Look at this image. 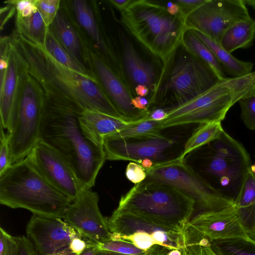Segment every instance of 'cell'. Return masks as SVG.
Segmentation results:
<instances>
[{"instance_id": "cell-1", "label": "cell", "mask_w": 255, "mask_h": 255, "mask_svg": "<svg viewBox=\"0 0 255 255\" xmlns=\"http://www.w3.org/2000/svg\"><path fill=\"white\" fill-rule=\"evenodd\" d=\"M12 39L25 60L28 72L43 89L47 102L73 103L83 110L96 111L123 120L95 76L83 75L64 66L44 46L16 32Z\"/></svg>"}, {"instance_id": "cell-2", "label": "cell", "mask_w": 255, "mask_h": 255, "mask_svg": "<svg viewBox=\"0 0 255 255\" xmlns=\"http://www.w3.org/2000/svg\"><path fill=\"white\" fill-rule=\"evenodd\" d=\"M83 110L75 104L46 101L39 139L56 150L72 167L83 190L91 189L106 157L103 147L88 139L79 118Z\"/></svg>"}, {"instance_id": "cell-3", "label": "cell", "mask_w": 255, "mask_h": 255, "mask_svg": "<svg viewBox=\"0 0 255 255\" xmlns=\"http://www.w3.org/2000/svg\"><path fill=\"white\" fill-rule=\"evenodd\" d=\"M72 201L52 185L27 155L0 175V203L33 215L64 219Z\"/></svg>"}, {"instance_id": "cell-4", "label": "cell", "mask_w": 255, "mask_h": 255, "mask_svg": "<svg viewBox=\"0 0 255 255\" xmlns=\"http://www.w3.org/2000/svg\"><path fill=\"white\" fill-rule=\"evenodd\" d=\"M121 20L130 33L163 62L164 70L181 45L187 30L181 15L168 12L165 4L134 0L121 11Z\"/></svg>"}, {"instance_id": "cell-5", "label": "cell", "mask_w": 255, "mask_h": 255, "mask_svg": "<svg viewBox=\"0 0 255 255\" xmlns=\"http://www.w3.org/2000/svg\"><path fill=\"white\" fill-rule=\"evenodd\" d=\"M195 201L166 184L145 180L123 195L118 209L167 228L184 231L195 210Z\"/></svg>"}, {"instance_id": "cell-6", "label": "cell", "mask_w": 255, "mask_h": 255, "mask_svg": "<svg viewBox=\"0 0 255 255\" xmlns=\"http://www.w3.org/2000/svg\"><path fill=\"white\" fill-rule=\"evenodd\" d=\"M255 94V71L226 77L199 96L167 111L163 129L191 124L221 122L241 99Z\"/></svg>"}, {"instance_id": "cell-7", "label": "cell", "mask_w": 255, "mask_h": 255, "mask_svg": "<svg viewBox=\"0 0 255 255\" xmlns=\"http://www.w3.org/2000/svg\"><path fill=\"white\" fill-rule=\"evenodd\" d=\"M196 171L219 194L235 203L251 164L242 144L225 131L217 139L202 146Z\"/></svg>"}, {"instance_id": "cell-8", "label": "cell", "mask_w": 255, "mask_h": 255, "mask_svg": "<svg viewBox=\"0 0 255 255\" xmlns=\"http://www.w3.org/2000/svg\"><path fill=\"white\" fill-rule=\"evenodd\" d=\"M181 47L182 51L177 56L175 53L162 72L158 88L149 100V107L158 104L156 108H161L170 100L172 108L203 94L221 80L207 64Z\"/></svg>"}, {"instance_id": "cell-9", "label": "cell", "mask_w": 255, "mask_h": 255, "mask_svg": "<svg viewBox=\"0 0 255 255\" xmlns=\"http://www.w3.org/2000/svg\"><path fill=\"white\" fill-rule=\"evenodd\" d=\"M45 104L43 89L27 67L21 80L14 124L7 133L11 164L27 156L39 140Z\"/></svg>"}, {"instance_id": "cell-10", "label": "cell", "mask_w": 255, "mask_h": 255, "mask_svg": "<svg viewBox=\"0 0 255 255\" xmlns=\"http://www.w3.org/2000/svg\"><path fill=\"white\" fill-rule=\"evenodd\" d=\"M145 170L146 180L166 184L179 189L195 201L200 212L219 210L235 204L219 194L184 160L177 158L154 164Z\"/></svg>"}, {"instance_id": "cell-11", "label": "cell", "mask_w": 255, "mask_h": 255, "mask_svg": "<svg viewBox=\"0 0 255 255\" xmlns=\"http://www.w3.org/2000/svg\"><path fill=\"white\" fill-rule=\"evenodd\" d=\"M179 144L177 137L162 134L125 138L108 136L104 138L103 146L106 159L109 160H129L139 164L147 158L157 164L178 158L181 154L177 152Z\"/></svg>"}, {"instance_id": "cell-12", "label": "cell", "mask_w": 255, "mask_h": 255, "mask_svg": "<svg viewBox=\"0 0 255 255\" xmlns=\"http://www.w3.org/2000/svg\"><path fill=\"white\" fill-rule=\"evenodd\" d=\"M250 17L243 0H205L187 15L185 24L187 29L198 31L220 44L230 27Z\"/></svg>"}, {"instance_id": "cell-13", "label": "cell", "mask_w": 255, "mask_h": 255, "mask_svg": "<svg viewBox=\"0 0 255 255\" xmlns=\"http://www.w3.org/2000/svg\"><path fill=\"white\" fill-rule=\"evenodd\" d=\"M99 195L85 189L68 206L64 219L85 239L95 244L111 240L108 220L99 208Z\"/></svg>"}, {"instance_id": "cell-14", "label": "cell", "mask_w": 255, "mask_h": 255, "mask_svg": "<svg viewBox=\"0 0 255 255\" xmlns=\"http://www.w3.org/2000/svg\"><path fill=\"white\" fill-rule=\"evenodd\" d=\"M107 220L112 233L128 235L142 231L152 236L158 246L168 249H179L189 252L191 249L186 229L182 231L167 228L118 208Z\"/></svg>"}, {"instance_id": "cell-15", "label": "cell", "mask_w": 255, "mask_h": 255, "mask_svg": "<svg viewBox=\"0 0 255 255\" xmlns=\"http://www.w3.org/2000/svg\"><path fill=\"white\" fill-rule=\"evenodd\" d=\"M28 155L43 177L72 201L84 190L67 161L41 140L37 141Z\"/></svg>"}, {"instance_id": "cell-16", "label": "cell", "mask_w": 255, "mask_h": 255, "mask_svg": "<svg viewBox=\"0 0 255 255\" xmlns=\"http://www.w3.org/2000/svg\"><path fill=\"white\" fill-rule=\"evenodd\" d=\"M87 63L107 96L123 119L127 122L140 121L149 112L140 111L131 103L132 96L129 88L121 78L96 53L86 47Z\"/></svg>"}, {"instance_id": "cell-17", "label": "cell", "mask_w": 255, "mask_h": 255, "mask_svg": "<svg viewBox=\"0 0 255 255\" xmlns=\"http://www.w3.org/2000/svg\"><path fill=\"white\" fill-rule=\"evenodd\" d=\"M26 233L39 255L67 249L73 239L83 237L61 218L33 214L27 222Z\"/></svg>"}, {"instance_id": "cell-18", "label": "cell", "mask_w": 255, "mask_h": 255, "mask_svg": "<svg viewBox=\"0 0 255 255\" xmlns=\"http://www.w3.org/2000/svg\"><path fill=\"white\" fill-rule=\"evenodd\" d=\"M27 63L11 37L8 65L0 70V126L9 133L15 121L20 86Z\"/></svg>"}, {"instance_id": "cell-19", "label": "cell", "mask_w": 255, "mask_h": 255, "mask_svg": "<svg viewBox=\"0 0 255 255\" xmlns=\"http://www.w3.org/2000/svg\"><path fill=\"white\" fill-rule=\"evenodd\" d=\"M188 226L210 242L249 237L239 220L235 204L219 210L200 212Z\"/></svg>"}, {"instance_id": "cell-20", "label": "cell", "mask_w": 255, "mask_h": 255, "mask_svg": "<svg viewBox=\"0 0 255 255\" xmlns=\"http://www.w3.org/2000/svg\"><path fill=\"white\" fill-rule=\"evenodd\" d=\"M122 41V64L126 76L134 88L138 85L147 87L151 97L157 90L160 79L155 67L151 63L142 59L126 36H123Z\"/></svg>"}, {"instance_id": "cell-21", "label": "cell", "mask_w": 255, "mask_h": 255, "mask_svg": "<svg viewBox=\"0 0 255 255\" xmlns=\"http://www.w3.org/2000/svg\"><path fill=\"white\" fill-rule=\"evenodd\" d=\"M79 121L85 136L94 143L102 147L105 137L119 132L131 123L88 110L83 111Z\"/></svg>"}, {"instance_id": "cell-22", "label": "cell", "mask_w": 255, "mask_h": 255, "mask_svg": "<svg viewBox=\"0 0 255 255\" xmlns=\"http://www.w3.org/2000/svg\"><path fill=\"white\" fill-rule=\"evenodd\" d=\"M55 36L67 52L84 68L87 63L86 47L68 16L60 9L49 26Z\"/></svg>"}, {"instance_id": "cell-23", "label": "cell", "mask_w": 255, "mask_h": 255, "mask_svg": "<svg viewBox=\"0 0 255 255\" xmlns=\"http://www.w3.org/2000/svg\"><path fill=\"white\" fill-rule=\"evenodd\" d=\"M235 206L240 222L248 236L255 240V175L250 170Z\"/></svg>"}, {"instance_id": "cell-24", "label": "cell", "mask_w": 255, "mask_h": 255, "mask_svg": "<svg viewBox=\"0 0 255 255\" xmlns=\"http://www.w3.org/2000/svg\"><path fill=\"white\" fill-rule=\"evenodd\" d=\"M191 30L212 51L222 65L225 73L232 76V77H240L253 72L254 65L253 62L237 59L223 48L220 44L198 31Z\"/></svg>"}, {"instance_id": "cell-25", "label": "cell", "mask_w": 255, "mask_h": 255, "mask_svg": "<svg viewBox=\"0 0 255 255\" xmlns=\"http://www.w3.org/2000/svg\"><path fill=\"white\" fill-rule=\"evenodd\" d=\"M255 39V20L250 17L239 21L223 34L220 44L228 52L246 49L252 46Z\"/></svg>"}, {"instance_id": "cell-26", "label": "cell", "mask_w": 255, "mask_h": 255, "mask_svg": "<svg viewBox=\"0 0 255 255\" xmlns=\"http://www.w3.org/2000/svg\"><path fill=\"white\" fill-rule=\"evenodd\" d=\"M72 9L77 21L91 37L96 46L106 55L110 54L100 33L94 15L86 0L71 1Z\"/></svg>"}, {"instance_id": "cell-27", "label": "cell", "mask_w": 255, "mask_h": 255, "mask_svg": "<svg viewBox=\"0 0 255 255\" xmlns=\"http://www.w3.org/2000/svg\"><path fill=\"white\" fill-rule=\"evenodd\" d=\"M224 131L221 122L199 124L186 141L183 152L178 159L184 160L192 152L219 138Z\"/></svg>"}, {"instance_id": "cell-28", "label": "cell", "mask_w": 255, "mask_h": 255, "mask_svg": "<svg viewBox=\"0 0 255 255\" xmlns=\"http://www.w3.org/2000/svg\"><path fill=\"white\" fill-rule=\"evenodd\" d=\"M182 45L189 52L207 64L221 79L226 77L222 65L212 51L192 30H186L183 35Z\"/></svg>"}, {"instance_id": "cell-29", "label": "cell", "mask_w": 255, "mask_h": 255, "mask_svg": "<svg viewBox=\"0 0 255 255\" xmlns=\"http://www.w3.org/2000/svg\"><path fill=\"white\" fill-rule=\"evenodd\" d=\"M16 32L26 39L44 46L49 27L37 9L29 16L25 18L16 17Z\"/></svg>"}, {"instance_id": "cell-30", "label": "cell", "mask_w": 255, "mask_h": 255, "mask_svg": "<svg viewBox=\"0 0 255 255\" xmlns=\"http://www.w3.org/2000/svg\"><path fill=\"white\" fill-rule=\"evenodd\" d=\"M210 247L217 255H255V240L250 237L215 240Z\"/></svg>"}, {"instance_id": "cell-31", "label": "cell", "mask_w": 255, "mask_h": 255, "mask_svg": "<svg viewBox=\"0 0 255 255\" xmlns=\"http://www.w3.org/2000/svg\"><path fill=\"white\" fill-rule=\"evenodd\" d=\"M48 53L64 66L86 76H93L82 67L64 48L49 27L44 45Z\"/></svg>"}, {"instance_id": "cell-32", "label": "cell", "mask_w": 255, "mask_h": 255, "mask_svg": "<svg viewBox=\"0 0 255 255\" xmlns=\"http://www.w3.org/2000/svg\"><path fill=\"white\" fill-rule=\"evenodd\" d=\"M146 117L131 122L124 129L110 136L125 138L157 136L162 134L161 130L163 129L162 122L149 120Z\"/></svg>"}, {"instance_id": "cell-33", "label": "cell", "mask_w": 255, "mask_h": 255, "mask_svg": "<svg viewBox=\"0 0 255 255\" xmlns=\"http://www.w3.org/2000/svg\"><path fill=\"white\" fill-rule=\"evenodd\" d=\"M100 251L111 252L124 255H149V251H145L136 247L130 242L120 240H110L95 244Z\"/></svg>"}, {"instance_id": "cell-34", "label": "cell", "mask_w": 255, "mask_h": 255, "mask_svg": "<svg viewBox=\"0 0 255 255\" xmlns=\"http://www.w3.org/2000/svg\"><path fill=\"white\" fill-rule=\"evenodd\" d=\"M35 5L45 24L49 27L60 10V0H35Z\"/></svg>"}, {"instance_id": "cell-35", "label": "cell", "mask_w": 255, "mask_h": 255, "mask_svg": "<svg viewBox=\"0 0 255 255\" xmlns=\"http://www.w3.org/2000/svg\"><path fill=\"white\" fill-rule=\"evenodd\" d=\"M238 102L244 123L249 129L255 131V94L243 98Z\"/></svg>"}, {"instance_id": "cell-36", "label": "cell", "mask_w": 255, "mask_h": 255, "mask_svg": "<svg viewBox=\"0 0 255 255\" xmlns=\"http://www.w3.org/2000/svg\"><path fill=\"white\" fill-rule=\"evenodd\" d=\"M19 244L17 237L9 234L0 227V255H19Z\"/></svg>"}, {"instance_id": "cell-37", "label": "cell", "mask_w": 255, "mask_h": 255, "mask_svg": "<svg viewBox=\"0 0 255 255\" xmlns=\"http://www.w3.org/2000/svg\"><path fill=\"white\" fill-rule=\"evenodd\" d=\"M0 175L11 166L10 149L8 135L0 126Z\"/></svg>"}, {"instance_id": "cell-38", "label": "cell", "mask_w": 255, "mask_h": 255, "mask_svg": "<svg viewBox=\"0 0 255 255\" xmlns=\"http://www.w3.org/2000/svg\"><path fill=\"white\" fill-rule=\"evenodd\" d=\"M125 175L129 181L135 184L143 181L147 177L145 169L140 165L134 162H130L128 164Z\"/></svg>"}, {"instance_id": "cell-39", "label": "cell", "mask_w": 255, "mask_h": 255, "mask_svg": "<svg viewBox=\"0 0 255 255\" xmlns=\"http://www.w3.org/2000/svg\"><path fill=\"white\" fill-rule=\"evenodd\" d=\"M205 0H176L180 12L185 19L187 15L201 5Z\"/></svg>"}, {"instance_id": "cell-40", "label": "cell", "mask_w": 255, "mask_h": 255, "mask_svg": "<svg viewBox=\"0 0 255 255\" xmlns=\"http://www.w3.org/2000/svg\"><path fill=\"white\" fill-rule=\"evenodd\" d=\"M19 244V255H39L33 244L25 236L17 237Z\"/></svg>"}, {"instance_id": "cell-41", "label": "cell", "mask_w": 255, "mask_h": 255, "mask_svg": "<svg viewBox=\"0 0 255 255\" xmlns=\"http://www.w3.org/2000/svg\"><path fill=\"white\" fill-rule=\"evenodd\" d=\"M88 240L83 237H78L72 240L69 248L72 252L80 255L88 248Z\"/></svg>"}, {"instance_id": "cell-42", "label": "cell", "mask_w": 255, "mask_h": 255, "mask_svg": "<svg viewBox=\"0 0 255 255\" xmlns=\"http://www.w3.org/2000/svg\"><path fill=\"white\" fill-rule=\"evenodd\" d=\"M5 6L0 9V29L3 28V26L15 13L16 9L14 6L7 4Z\"/></svg>"}, {"instance_id": "cell-43", "label": "cell", "mask_w": 255, "mask_h": 255, "mask_svg": "<svg viewBox=\"0 0 255 255\" xmlns=\"http://www.w3.org/2000/svg\"><path fill=\"white\" fill-rule=\"evenodd\" d=\"M131 103L134 108L140 111L149 112V101L146 98L136 96L132 98Z\"/></svg>"}, {"instance_id": "cell-44", "label": "cell", "mask_w": 255, "mask_h": 255, "mask_svg": "<svg viewBox=\"0 0 255 255\" xmlns=\"http://www.w3.org/2000/svg\"><path fill=\"white\" fill-rule=\"evenodd\" d=\"M167 115V112L161 108H155L150 110L146 118L155 121H162Z\"/></svg>"}, {"instance_id": "cell-45", "label": "cell", "mask_w": 255, "mask_h": 255, "mask_svg": "<svg viewBox=\"0 0 255 255\" xmlns=\"http://www.w3.org/2000/svg\"><path fill=\"white\" fill-rule=\"evenodd\" d=\"M165 5L167 10L171 14L173 15H182L179 6L175 0L174 1H168L166 4H165Z\"/></svg>"}, {"instance_id": "cell-46", "label": "cell", "mask_w": 255, "mask_h": 255, "mask_svg": "<svg viewBox=\"0 0 255 255\" xmlns=\"http://www.w3.org/2000/svg\"><path fill=\"white\" fill-rule=\"evenodd\" d=\"M132 0H110L109 2L121 11L124 9Z\"/></svg>"}, {"instance_id": "cell-47", "label": "cell", "mask_w": 255, "mask_h": 255, "mask_svg": "<svg viewBox=\"0 0 255 255\" xmlns=\"http://www.w3.org/2000/svg\"><path fill=\"white\" fill-rule=\"evenodd\" d=\"M135 94L138 96L145 97L150 93L149 89L144 85H138L134 88Z\"/></svg>"}, {"instance_id": "cell-48", "label": "cell", "mask_w": 255, "mask_h": 255, "mask_svg": "<svg viewBox=\"0 0 255 255\" xmlns=\"http://www.w3.org/2000/svg\"><path fill=\"white\" fill-rule=\"evenodd\" d=\"M98 251L95 243L89 241L88 248L80 255H97Z\"/></svg>"}, {"instance_id": "cell-49", "label": "cell", "mask_w": 255, "mask_h": 255, "mask_svg": "<svg viewBox=\"0 0 255 255\" xmlns=\"http://www.w3.org/2000/svg\"><path fill=\"white\" fill-rule=\"evenodd\" d=\"M200 255H217L211 248L210 245L203 247L200 251Z\"/></svg>"}, {"instance_id": "cell-50", "label": "cell", "mask_w": 255, "mask_h": 255, "mask_svg": "<svg viewBox=\"0 0 255 255\" xmlns=\"http://www.w3.org/2000/svg\"><path fill=\"white\" fill-rule=\"evenodd\" d=\"M154 163L149 159H144L142 160L139 165H140L145 169H148L154 166Z\"/></svg>"}, {"instance_id": "cell-51", "label": "cell", "mask_w": 255, "mask_h": 255, "mask_svg": "<svg viewBox=\"0 0 255 255\" xmlns=\"http://www.w3.org/2000/svg\"><path fill=\"white\" fill-rule=\"evenodd\" d=\"M187 253H189L186 251L173 249L168 251L166 255H185Z\"/></svg>"}, {"instance_id": "cell-52", "label": "cell", "mask_w": 255, "mask_h": 255, "mask_svg": "<svg viewBox=\"0 0 255 255\" xmlns=\"http://www.w3.org/2000/svg\"><path fill=\"white\" fill-rule=\"evenodd\" d=\"M49 255H77V254L72 252L68 248L67 249H64L63 250L60 251L58 252L52 254H50Z\"/></svg>"}, {"instance_id": "cell-53", "label": "cell", "mask_w": 255, "mask_h": 255, "mask_svg": "<svg viewBox=\"0 0 255 255\" xmlns=\"http://www.w3.org/2000/svg\"><path fill=\"white\" fill-rule=\"evenodd\" d=\"M97 255H124L123 254L108 252V251H100L99 250Z\"/></svg>"}, {"instance_id": "cell-54", "label": "cell", "mask_w": 255, "mask_h": 255, "mask_svg": "<svg viewBox=\"0 0 255 255\" xmlns=\"http://www.w3.org/2000/svg\"><path fill=\"white\" fill-rule=\"evenodd\" d=\"M246 5H248L255 9V0H243Z\"/></svg>"}, {"instance_id": "cell-55", "label": "cell", "mask_w": 255, "mask_h": 255, "mask_svg": "<svg viewBox=\"0 0 255 255\" xmlns=\"http://www.w3.org/2000/svg\"><path fill=\"white\" fill-rule=\"evenodd\" d=\"M250 170L255 175V163L251 165Z\"/></svg>"}, {"instance_id": "cell-56", "label": "cell", "mask_w": 255, "mask_h": 255, "mask_svg": "<svg viewBox=\"0 0 255 255\" xmlns=\"http://www.w3.org/2000/svg\"><path fill=\"white\" fill-rule=\"evenodd\" d=\"M185 255H191L189 254V253H187Z\"/></svg>"}]
</instances>
